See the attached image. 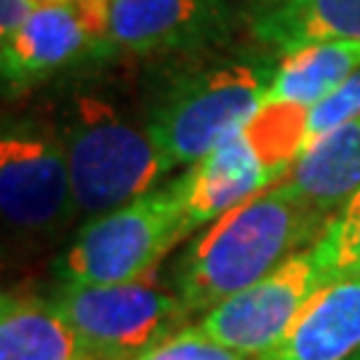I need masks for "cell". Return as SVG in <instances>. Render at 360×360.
Returning <instances> with one entry per match:
<instances>
[{"label": "cell", "instance_id": "1", "mask_svg": "<svg viewBox=\"0 0 360 360\" xmlns=\"http://www.w3.org/2000/svg\"><path fill=\"white\" fill-rule=\"evenodd\" d=\"M331 217L299 203L272 184L214 219L193 240L174 272V288L190 315L208 312L315 245Z\"/></svg>", "mask_w": 360, "mask_h": 360}, {"label": "cell", "instance_id": "2", "mask_svg": "<svg viewBox=\"0 0 360 360\" xmlns=\"http://www.w3.org/2000/svg\"><path fill=\"white\" fill-rule=\"evenodd\" d=\"M211 51V49H208ZM278 59L270 53H190L158 80L147 129L174 168L200 163L267 102Z\"/></svg>", "mask_w": 360, "mask_h": 360}, {"label": "cell", "instance_id": "3", "mask_svg": "<svg viewBox=\"0 0 360 360\" xmlns=\"http://www.w3.org/2000/svg\"><path fill=\"white\" fill-rule=\"evenodd\" d=\"M53 126L65 144L75 208L91 219L153 193L176 171L155 144L144 112L96 91L72 94Z\"/></svg>", "mask_w": 360, "mask_h": 360}, {"label": "cell", "instance_id": "4", "mask_svg": "<svg viewBox=\"0 0 360 360\" xmlns=\"http://www.w3.org/2000/svg\"><path fill=\"white\" fill-rule=\"evenodd\" d=\"M193 232L187 171L153 193L94 217L75 235L56 275L62 285H107L142 278Z\"/></svg>", "mask_w": 360, "mask_h": 360}, {"label": "cell", "instance_id": "5", "mask_svg": "<svg viewBox=\"0 0 360 360\" xmlns=\"http://www.w3.org/2000/svg\"><path fill=\"white\" fill-rule=\"evenodd\" d=\"M51 302L99 360L136 358L190 318L158 267L126 283L62 285Z\"/></svg>", "mask_w": 360, "mask_h": 360}, {"label": "cell", "instance_id": "6", "mask_svg": "<svg viewBox=\"0 0 360 360\" xmlns=\"http://www.w3.org/2000/svg\"><path fill=\"white\" fill-rule=\"evenodd\" d=\"M328 283H334V278L315 251L304 248L254 285L219 302L198 326L219 345L254 360L281 342L312 296Z\"/></svg>", "mask_w": 360, "mask_h": 360}, {"label": "cell", "instance_id": "7", "mask_svg": "<svg viewBox=\"0 0 360 360\" xmlns=\"http://www.w3.org/2000/svg\"><path fill=\"white\" fill-rule=\"evenodd\" d=\"M0 208L19 230H51L75 208L72 176L56 126L22 120L0 139Z\"/></svg>", "mask_w": 360, "mask_h": 360}, {"label": "cell", "instance_id": "8", "mask_svg": "<svg viewBox=\"0 0 360 360\" xmlns=\"http://www.w3.org/2000/svg\"><path fill=\"white\" fill-rule=\"evenodd\" d=\"M232 0H112L96 53H198L230 35Z\"/></svg>", "mask_w": 360, "mask_h": 360}, {"label": "cell", "instance_id": "9", "mask_svg": "<svg viewBox=\"0 0 360 360\" xmlns=\"http://www.w3.org/2000/svg\"><path fill=\"white\" fill-rule=\"evenodd\" d=\"M184 171H187V214L193 230L211 224L214 219L251 200L254 195L278 184L285 176L283 171H278L264 158L245 129H238L219 147H214L200 163Z\"/></svg>", "mask_w": 360, "mask_h": 360}, {"label": "cell", "instance_id": "10", "mask_svg": "<svg viewBox=\"0 0 360 360\" xmlns=\"http://www.w3.org/2000/svg\"><path fill=\"white\" fill-rule=\"evenodd\" d=\"M86 51L94 53V32L77 0H53L3 38V80L13 89L30 86L72 65Z\"/></svg>", "mask_w": 360, "mask_h": 360}, {"label": "cell", "instance_id": "11", "mask_svg": "<svg viewBox=\"0 0 360 360\" xmlns=\"http://www.w3.org/2000/svg\"><path fill=\"white\" fill-rule=\"evenodd\" d=\"M360 349V272L312 296L281 342L254 360H347Z\"/></svg>", "mask_w": 360, "mask_h": 360}, {"label": "cell", "instance_id": "12", "mask_svg": "<svg viewBox=\"0 0 360 360\" xmlns=\"http://www.w3.org/2000/svg\"><path fill=\"white\" fill-rule=\"evenodd\" d=\"M281 184L312 211H342L360 193V117L309 142Z\"/></svg>", "mask_w": 360, "mask_h": 360}, {"label": "cell", "instance_id": "13", "mask_svg": "<svg viewBox=\"0 0 360 360\" xmlns=\"http://www.w3.org/2000/svg\"><path fill=\"white\" fill-rule=\"evenodd\" d=\"M248 27L275 53L326 40H360V0H254Z\"/></svg>", "mask_w": 360, "mask_h": 360}, {"label": "cell", "instance_id": "14", "mask_svg": "<svg viewBox=\"0 0 360 360\" xmlns=\"http://www.w3.org/2000/svg\"><path fill=\"white\" fill-rule=\"evenodd\" d=\"M0 360H99L51 299L3 294Z\"/></svg>", "mask_w": 360, "mask_h": 360}, {"label": "cell", "instance_id": "15", "mask_svg": "<svg viewBox=\"0 0 360 360\" xmlns=\"http://www.w3.org/2000/svg\"><path fill=\"white\" fill-rule=\"evenodd\" d=\"M360 70V40H326L281 53L267 102L312 107ZM264 102V104H267Z\"/></svg>", "mask_w": 360, "mask_h": 360}, {"label": "cell", "instance_id": "16", "mask_svg": "<svg viewBox=\"0 0 360 360\" xmlns=\"http://www.w3.org/2000/svg\"><path fill=\"white\" fill-rule=\"evenodd\" d=\"M326 272L339 281L360 272V193L342 211H336L328 227L312 245Z\"/></svg>", "mask_w": 360, "mask_h": 360}, {"label": "cell", "instance_id": "17", "mask_svg": "<svg viewBox=\"0 0 360 360\" xmlns=\"http://www.w3.org/2000/svg\"><path fill=\"white\" fill-rule=\"evenodd\" d=\"M131 360H251L235 349L219 345L200 326H184L160 339L155 347Z\"/></svg>", "mask_w": 360, "mask_h": 360}, {"label": "cell", "instance_id": "18", "mask_svg": "<svg viewBox=\"0 0 360 360\" xmlns=\"http://www.w3.org/2000/svg\"><path fill=\"white\" fill-rule=\"evenodd\" d=\"M355 117H360V70H355L339 89L323 96L321 102L307 107V144Z\"/></svg>", "mask_w": 360, "mask_h": 360}, {"label": "cell", "instance_id": "19", "mask_svg": "<svg viewBox=\"0 0 360 360\" xmlns=\"http://www.w3.org/2000/svg\"><path fill=\"white\" fill-rule=\"evenodd\" d=\"M40 6L46 3L43 0H0V40L13 35Z\"/></svg>", "mask_w": 360, "mask_h": 360}, {"label": "cell", "instance_id": "20", "mask_svg": "<svg viewBox=\"0 0 360 360\" xmlns=\"http://www.w3.org/2000/svg\"><path fill=\"white\" fill-rule=\"evenodd\" d=\"M347 360H360V349H358V352H352V355H349Z\"/></svg>", "mask_w": 360, "mask_h": 360}]
</instances>
